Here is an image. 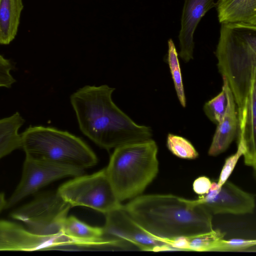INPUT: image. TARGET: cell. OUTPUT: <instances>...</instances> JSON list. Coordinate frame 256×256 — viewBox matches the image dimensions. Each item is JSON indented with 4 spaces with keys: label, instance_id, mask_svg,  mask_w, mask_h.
<instances>
[{
    "label": "cell",
    "instance_id": "obj_1",
    "mask_svg": "<svg viewBox=\"0 0 256 256\" xmlns=\"http://www.w3.org/2000/svg\"><path fill=\"white\" fill-rule=\"evenodd\" d=\"M114 90L106 84L87 85L70 96L80 131L107 150L152 138L150 126L138 124L114 103Z\"/></svg>",
    "mask_w": 256,
    "mask_h": 256
},
{
    "label": "cell",
    "instance_id": "obj_2",
    "mask_svg": "<svg viewBox=\"0 0 256 256\" xmlns=\"http://www.w3.org/2000/svg\"><path fill=\"white\" fill-rule=\"evenodd\" d=\"M129 215L155 237L169 242L213 231L212 214L195 200L172 194L138 196L124 206Z\"/></svg>",
    "mask_w": 256,
    "mask_h": 256
},
{
    "label": "cell",
    "instance_id": "obj_3",
    "mask_svg": "<svg viewBox=\"0 0 256 256\" xmlns=\"http://www.w3.org/2000/svg\"><path fill=\"white\" fill-rule=\"evenodd\" d=\"M218 67L226 78L242 114L256 106V26L221 24L216 50Z\"/></svg>",
    "mask_w": 256,
    "mask_h": 256
},
{
    "label": "cell",
    "instance_id": "obj_4",
    "mask_svg": "<svg viewBox=\"0 0 256 256\" xmlns=\"http://www.w3.org/2000/svg\"><path fill=\"white\" fill-rule=\"evenodd\" d=\"M158 148L152 138L114 148L106 174L120 202L140 196L158 172Z\"/></svg>",
    "mask_w": 256,
    "mask_h": 256
},
{
    "label": "cell",
    "instance_id": "obj_5",
    "mask_svg": "<svg viewBox=\"0 0 256 256\" xmlns=\"http://www.w3.org/2000/svg\"><path fill=\"white\" fill-rule=\"evenodd\" d=\"M20 148L26 154L83 169L98 161L94 152L80 138L50 126L27 128L20 134Z\"/></svg>",
    "mask_w": 256,
    "mask_h": 256
},
{
    "label": "cell",
    "instance_id": "obj_6",
    "mask_svg": "<svg viewBox=\"0 0 256 256\" xmlns=\"http://www.w3.org/2000/svg\"><path fill=\"white\" fill-rule=\"evenodd\" d=\"M57 192L72 208L86 206L105 214L122 205L106 168L90 175L76 176L60 186Z\"/></svg>",
    "mask_w": 256,
    "mask_h": 256
},
{
    "label": "cell",
    "instance_id": "obj_7",
    "mask_svg": "<svg viewBox=\"0 0 256 256\" xmlns=\"http://www.w3.org/2000/svg\"><path fill=\"white\" fill-rule=\"evenodd\" d=\"M71 208L57 192H48L15 210L10 216L36 234L52 236L63 233V224Z\"/></svg>",
    "mask_w": 256,
    "mask_h": 256
},
{
    "label": "cell",
    "instance_id": "obj_8",
    "mask_svg": "<svg viewBox=\"0 0 256 256\" xmlns=\"http://www.w3.org/2000/svg\"><path fill=\"white\" fill-rule=\"evenodd\" d=\"M84 169L45 158L26 154L22 176L10 196L6 208H10L50 183L61 178L82 175Z\"/></svg>",
    "mask_w": 256,
    "mask_h": 256
},
{
    "label": "cell",
    "instance_id": "obj_9",
    "mask_svg": "<svg viewBox=\"0 0 256 256\" xmlns=\"http://www.w3.org/2000/svg\"><path fill=\"white\" fill-rule=\"evenodd\" d=\"M195 200L212 214H251L255 207L252 194L228 180L221 186L217 182H212L208 192Z\"/></svg>",
    "mask_w": 256,
    "mask_h": 256
},
{
    "label": "cell",
    "instance_id": "obj_10",
    "mask_svg": "<svg viewBox=\"0 0 256 256\" xmlns=\"http://www.w3.org/2000/svg\"><path fill=\"white\" fill-rule=\"evenodd\" d=\"M106 216L104 228L108 236L128 242L144 251L158 252L162 246L170 244L142 228L129 215L123 205Z\"/></svg>",
    "mask_w": 256,
    "mask_h": 256
},
{
    "label": "cell",
    "instance_id": "obj_11",
    "mask_svg": "<svg viewBox=\"0 0 256 256\" xmlns=\"http://www.w3.org/2000/svg\"><path fill=\"white\" fill-rule=\"evenodd\" d=\"M63 234L48 236L36 234L15 222L0 220V251H33L62 248Z\"/></svg>",
    "mask_w": 256,
    "mask_h": 256
},
{
    "label": "cell",
    "instance_id": "obj_12",
    "mask_svg": "<svg viewBox=\"0 0 256 256\" xmlns=\"http://www.w3.org/2000/svg\"><path fill=\"white\" fill-rule=\"evenodd\" d=\"M214 0H184L178 35L180 58L186 62L193 58L194 34L202 17L215 7Z\"/></svg>",
    "mask_w": 256,
    "mask_h": 256
},
{
    "label": "cell",
    "instance_id": "obj_13",
    "mask_svg": "<svg viewBox=\"0 0 256 256\" xmlns=\"http://www.w3.org/2000/svg\"><path fill=\"white\" fill-rule=\"evenodd\" d=\"M222 78V88L226 93L227 104L226 112L217 128L208 151L210 156H216L225 152L236 136L238 128L236 104L226 80Z\"/></svg>",
    "mask_w": 256,
    "mask_h": 256
},
{
    "label": "cell",
    "instance_id": "obj_14",
    "mask_svg": "<svg viewBox=\"0 0 256 256\" xmlns=\"http://www.w3.org/2000/svg\"><path fill=\"white\" fill-rule=\"evenodd\" d=\"M215 7L220 24L256 26V0H218Z\"/></svg>",
    "mask_w": 256,
    "mask_h": 256
},
{
    "label": "cell",
    "instance_id": "obj_15",
    "mask_svg": "<svg viewBox=\"0 0 256 256\" xmlns=\"http://www.w3.org/2000/svg\"><path fill=\"white\" fill-rule=\"evenodd\" d=\"M23 8L22 0H0V44H8L15 38Z\"/></svg>",
    "mask_w": 256,
    "mask_h": 256
},
{
    "label": "cell",
    "instance_id": "obj_16",
    "mask_svg": "<svg viewBox=\"0 0 256 256\" xmlns=\"http://www.w3.org/2000/svg\"><path fill=\"white\" fill-rule=\"evenodd\" d=\"M24 123V120L18 112L0 119V160L20 148L18 131Z\"/></svg>",
    "mask_w": 256,
    "mask_h": 256
},
{
    "label": "cell",
    "instance_id": "obj_17",
    "mask_svg": "<svg viewBox=\"0 0 256 256\" xmlns=\"http://www.w3.org/2000/svg\"><path fill=\"white\" fill-rule=\"evenodd\" d=\"M168 62L179 102L184 108L186 106V98L182 83L178 54L172 39L168 40Z\"/></svg>",
    "mask_w": 256,
    "mask_h": 256
},
{
    "label": "cell",
    "instance_id": "obj_18",
    "mask_svg": "<svg viewBox=\"0 0 256 256\" xmlns=\"http://www.w3.org/2000/svg\"><path fill=\"white\" fill-rule=\"evenodd\" d=\"M166 146L172 154L180 158L194 160L198 156V153L192 144L181 136L168 134Z\"/></svg>",
    "mask_w": 256,
    "mask_h": 256
},
{
    "label": "cell",
    "instance_id": "obj_19",
    "mask_svg": "<svg viewBox=\"0 0 256 256\" xmlns=\"http://www.w3.org/2000/svg\"><path fill=\"white\" fill-rule=\"evenodd\" d=\"M224 234L218 230L190 238L189 250L215 251Z\"/></svg>",
    "mask_w": 256,
    "mask_h": 256
},
{
    "label": "cell",
    "instance_id": "obj_20",
    "mask_svg": "<svg viewBox=\"0 0 256 256\" xmlns=\"http://www.w3.org/2000/svg\"><path fill=\"white\" fill-rule=\"evenodd\" d=\"M227 100L224 90L206 102L204 106V112L208 118L214 124H218L222 120L226 112Z\"/></svg>",
    "mask_w": 256,
    "mask_h": 256
},
{
    "label": "cell",
    "instance_id": "obj_21",
    "mask_svg": "<svg viewBox=\"0 0 256 256\" xmlns=\"http://www.w3.org/2000/svg\"><path fill=\"white\" fill-rule=\"evenodd\" d=\"M255 240L234 238L228 240L222 239L215 251H249L250 248L255 246Z\"/></svg>",
    "mask_w": 256,
    "mask_h": 256
},
{
    "label": "cell",
    "instance_id": "obj_22",
    "mask_svg": "<svg viewBox=\"0 0 256 256\" xmlns=\"http://www.w3.org/2000/svg\"><path fill=\"white\" fill-rule=\"evenodd\" d=\"M244 150L242 147L238 146L236 152L228 157L225 160L217 182L220 186L226 182L232 174L240 158L242 155Z\"/></svg>",
    "mask_w": 256,
    "mask_h": 256
},
{
    "label": "cell",
    "instance_id": "obj_23",
    "mask_svg": "<svg viewBox=\"0 0 256 256\" xmlns=\"http://www.w3.org/2000/svg\"><path fill=\"white\" fill-rule=\"evenodd\" d=\"M12 68L11 62L0 54V88H10L16 82L11 73Z\"/></svg>",
    "mask_w": 256,
    "mask_h": 256
},
{
    "label": "cell",
    "instance_id": "obj_24",
    "mask_svg": "<svg viewBox=\"0 0 256 256\" xmlns=\"http://www.w3.org/2000/svg\"><path fill=\"white\" fill-rule=\"evenodd\" d=\"M212 182L207 176H201L196 178L193 182L194 192L200 196L207 194L210 188Z\"/></svg>",
    "mask_w": 256,
    "mask_h": 256
},
{
    "label": "cell",
    "instance_id": "obj_25",
    "mask_svg": "<svg viewBox=\"0 0 256 256\" xmlns=\"http://www.w3.org/2000/svg\"><path fill=\"white\" fill-rule=\"evenodd\" d=\"M189 240L190 238L180 236L170 240L169 244L175 250H189Z\"/></svg>",
    "mask_w": 256,
    "mask_h": 256
},
{
    "label": "cell",
    "instance_id": "obj_26",
    "mask_svg": "<svg viewBox=\"0 0 256 256\" xmlns=\"http://www.w3.org/2000/svg\"><path fill=\"white\" fill-rule=\"evenodd\" d=\"M7 200L5 198V194L4 192L0 193V212L4 208H6Z\"/></svg>",
    "mask_w": 256,
    "mask_h": 256
}]
</instances>
